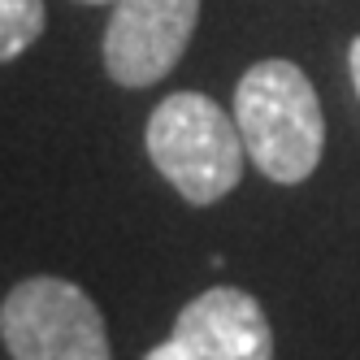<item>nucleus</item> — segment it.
<instances>
[{"instance_id":"1","label":"nucleus","mask_w":360,"mask_h":360,"mask_svg":"<svg viewBox=\"0 0 360 360\" xmlns=\"http://www.w3.org/2000/svg\"><path fill=\"white\" fill-rule=\"evenodd\" d=\"M235 122L248 161L269 183L295 187L317 169L326 148L321 100L295 61H256L235 87Z\"/></svg>"},{"instance_id":"2","label":"nucleus","mask_w":360,"mask_h":360,"mask_svg":"<svg viewBox=\"0 0 360 360\" xmlns=\"http://www.w3.org/2000/svg\"><path fill=\"white\" fill-rule=\"evenodd\" d=\"M148 157L187 204H217L243 178L248 148L239 122L200 91L165 96L148 117Z\"/></svg>"},{"instance_id":"3","label":"nucleus","mask_w":360,"mask_h":360,"mask_svg":"<svg viewBox=\"0 0 360 360\" xmlns=\"http://www.w3.org/2000/svg\"><path fill=\"white\" fill-rule=\"evenodd\" d=\"M0 339L13 360H113L96 300L65 278H27L0 304Z\"/></svg>"},{"instance_id":"4","label":"nucleus","mask_w":360,"mask_h":360,"mask_svg":"<svg viewBox=\"0 0 360 360\" xmlns=\"http://www.w3.org/2000/svg\"><path fill=\"white\" fill-rule=\"evenodd\" d=\"M200 22V0H113L105 70L117 87H152L183 61Z\"/></svg>"},{"instance_id":"5","label":"nucleus","mask_w":360,"mask_h":360,"mask_svg":"<svg viewBox=\"0 0 360 360\" xmlns=\"http://www.w3.org/2000/svg\"><path fill=\"white\" fill-rule=\"evenodd\" d=\"M143 360H274V330L256 295L209 287L178 313L174 334Z\"/></svg>"},{"instance_id":"6","label":"nucleus","mask_w":360,"mask_h":360,"mask_svg":"<svg viewBox=\"0 0 360 360\" xmlns=\"http://www.w3.org/2000/svg\"><path fill=\"white\" fill-rule=\"evenodd\" d=\"M44 35V0H0V65Z\"/></svg>"},{"instance_id":"7","label":"nucleus","mask_w":360,"mask_h":360,"mask_svg":"<svg viewBox=\"0 0 360 360\" xmlns=\"http://www.w3.org/2000/svg\"><path fill=\"white\" fill-rule=\"evenodd\" d=\"M347 65H352V83H356V96H360V35L352 39L347 48Z\"/></svg>"},{"instance_id":"8","label":"nucleus","mask_w":360,"mask_h":360,"mask_svg":"<svg viewBox=\"0 0 360 360\" xmlns=\"http://www.w3.org/2000/svg\"><path fill=\"white\" fill-rule=\"evenodd\" d=\"M83 5H113V0H83Z\"/></svg>"}]
</instances>
